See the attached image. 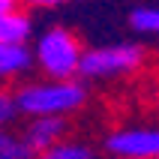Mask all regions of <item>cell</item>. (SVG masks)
Returning <instances> with one entry per match:
<instances>
[{
  "mask_svg": "<svg viewBox=\"0 0 159 159\" xmlns=\"http://www.w3.org/2000/svg\"><path fill=\"white\" fill-rule=\"evenodd\" d=\"M15 111L24 117L63 114L69 117L87 105V87L78 78H39L27 81L12 93Z\"/></svg>",
  "mask_w": 159,
  "mask_h": 159,
  "instance_id": "1",
  "label": "cell"
},
{
  "mask_svg": "<svg viewBox=\"0 0 159 159\" xmlns=\"http://www.w3.org/2000/svg\"><path fill=\"white\" fill-rule=\"evenodd\" d=\"M33 66L45 78H78V63L84 54V42L69 27H48L30 45Z\"/></svg>",
  "mask_w": 159,
  "mask_h": 159,
  "instance_id": "2",
  "label": "cell"
},
{
  "mask_svg": "<svg viewBox=\"0 0 159 159\" xmlns=\"http://www.w3.org/2000/svg\"><path fill=\"white\" fill-rule=\"evenodd\" d=\"M144 63H147V48L141 42H114V45H99V48H84L78 63V78L114 81L141 72Z\"/></svg>",
  "mask_w": 159,
  "mask_h": 159,
  "instance_id": "3",
  "label": "cell"
},
{
  "mask_svg": "<svg viewBox=\"0 0 159 159\" xmlns=\"http://www.w3.org/2000/svg\"><path fill=\"white\" fill-rule=\"evenodd\" d=\"M102 153L114 159H159V126H120L102 138Z\"/></svg>",
  "mask_w": 159,
  "mask_h": 159,
  "instance_id": "4",
  "label": "cell"
},
{
  "mask_svg": "<svg viewBox=\"0 0 159 159\" xmlns=\"http://www.w3.org/2000/svg\"><path fill=\"white\" fill-rule=\"evenodd\" d=\"M66 132H69V120L63 114H39V117H30L21 141L27 144L30 156H45L60 138H66Z\"/></svg>",
  "mask_w": 159,
  "mask_h": 159,
  "instance_id": "5",
  "label": "cell"
},
{
  "mask_svg": "<svg viewBox=\"0 0 159 159\" xmlns=\"http://www.w3.org/2000/svg\"><path fill=\"white\" fill-rule=\"evenodd\" d=\"M30 69H33L30 42H0V84L24 78Z\"/></svg>",
  "mask_w": 159,
  "mask_h": 159,
  "instance_id": "6",
  "label": "cell"
},
{
  "mask_svg": "<svg viewBox=\"0 0 159 159\" xmlns=\"http://www.w3.org/2000/svg\"><path fill=\"white\" fill-rule=\"evenodd\" d=\"M33 39V18L21 6L0 12V42H30Z\"/></svg>",
  "mask_w": 159,
  "mask_h": 159,
  "instance_id": "7",
  "label": "cell"
},
{
  "mask_svg": "<svg viewBox=\"0 0 159 159\" xmlns=\"http://www.w3.org/2000/svg\"><path fill=\"white\" fill-rule=\"evenodd\" d=\"M129 27L138 36L159 39V6H135L129 12Z\"/></svg>",
  "mask_w": 159,
  "mask_h": 159,
  "instance_id": "8",
  "label": "cell"
},
{
  "mask_svg": "<svg viewBox=\"0 0 159 159\" xmlns=\"http://www.w3.org/2000/svg\"><path fill=\"white\" fill-rule=\"evenodd\" d=\"M48 159H93L96 150L87 141H75V138H60L51 150L45 153Z\"/></svg>",
  "mask_w": 159,
  "mask_h": 159,
  "instance_id": "9",
  "label": "cell"
},
{
  "mask_svg": "<svg viewBox=\"0 0 159 159\" xmlns=\"http://www.w3.org/2000/svg\"><path fill=\"white\" fill-rule=\"evenodd\" d=\"M18 117V111H15V102H12V93L9 90H0V129L6 123H12Z\"/></svg>",
  "mask_w": 159,
  "mask_h": 159,
  "instance_id": "10",
  "label": "cell"
},
{
  "mask_svg": "<svg viewBox=\"0 0 159 159\" xmlns=\"http://www.w3.org/2000/svg\"><path fill=\"white\" fill-rule=\"evenodd\" d=\"M18 3H24V6H30V9H57V6H63L66 0H18Z\"/></svg>",
  "mask_w": 159,
  "mask_h": 159,
  "instance_id": "11",
  "label": "cell"
},
{
  "mask_svg": "<svg viewBox=\"0 0 159 159\" xmlns=\"http://www.w3.org/2000/svg\"><path fill=\"white\" fill-rule=\"evenodd\" d=\"M18 6V0H0V12H6V9Z\"/></svg>",
  "mask_w": 159,
  "mask_h": 159,
  "instance_id": "12",
  "label": "cell"
},
{
  "mask_svg": "<svg viewBox=\"0 0 159 159\" xmlns=\"http://www.w3.org/2000/svg\"><path fill=\"white\" fill-rule=\"evenodd\" d=\"M156 111H159V90H156Z\"/></svg>",
  "mask_w": 159,
  "mask_h": 159,
  "instance_id": "13",
  "label": "cell"
}]
</instances>
